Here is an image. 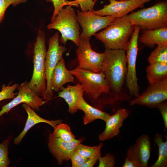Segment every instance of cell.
I'll return each mask as SVG.
<instances>
[{
    "label": "cell",
    "mask_w": 167,
    "mask_h": 167,
    "mask_svg": "<svg viewBox=\"0 0 167 167\" xmlns=\"http://www.w3.org/2000/svg\"><path fill=\"white\" fill-rule=\"evenodd\" d=\"M102 71L110 90L116 94H121L127 73L126 50L106 49Z\"/></svg>",
    "instance_id": "1"
},
{
    "label": "cell",
    "mask_w": 167,
    "mask_h": 167,
    "mask_svg": "<svg viewBox=\"0 0 167 167\" xmlns=\"http://www.w3.org/2000/svg\"><path fill=\"white\" fill-rule=\"evenodd\" d=\"M135 26L126 15L116 18L102 31L94 35L103 43L106 49L126 50Z\"/></svg>",
    "instance_id": "2"
},
{
    "label": "cell",
    "mask_w": 167,
    "mask_h": 167,
    "mask_svg": "<svg viewBox=\"0 0 167 167\" xmlns=\"http://www.w3.org/2000/svg\"><path fill=\"white\" fill-rule=\"evenodd\" d=\"M47 51L45 34L39 30L34 45L33 70L28 86L39 96H43L46 88L45 75V59Z\"/></svg>",
    "instance_id": "3"
},
{
    "label": "cell",
    "mask_w": 167,
    "mask_h": 167,
    "mask_svg": "<svg viewBox=\"0 0 167 167\" xmlns=\"http://www.w3.org/2000/svg\"><path fill=\"white\" fill-rule=\"evenodd\" d=\"M131 24L148 30L167 27V2L162 1L154 6L134 12L128 15Z\"/></svg>",
    "instance_id": "4"
},
{
    "label": "cell",
    "mask_w": 167,
    "mask_h": 167,
    "mask_svg": "<svg viewBox=\"0 0 167 167\" xmlns=\"http://www.w3.org/2000/svg\"><path fill=\"white\" fill-rule=\"evenodd\" d=\"M48 29L58 30L61 34V41L64 44L68 40L72 41L77 46L80 41L79 24L74 9L71 5L62 8L48 25Z\"/></svg>",
    "instance_id": "5"
},
{
    "label": "cell",
    "mask_w": 167,
    "mask_h": 167,
    "mask_svg": "<svg viewBox=\"0 0 167 167\" xmlns=\"http://www.w3.org/2000/svg\"><path fill=\"white\" fill-rule=\"evenodd\" d=\"M70 71L82 84L84 92L94 100L108 93L110 90L102 71L95 73L77 67Z\"/></svg>",
    "instance_id": "6"
},
{
    "label": "cell",
    "mask_w": 167,
    "mask_h": 167,
    "mask_svg": "<svg viewBox=\"0 0 167 167\" xmlns=\"http://www.w3.org/2000/svg\"><path fill=\"white\" fill-rule=\"evenodd\" d=\"M140 26H135L134 32L129 41L126 52L127 73L125 82L130 95L137 96L139 94L136 65L138 51V41Z\"/></svg>",
    "instance_id": "7"
},
{
    "label": "cell",
    "mask_w": 167,
    "mask_h": 167,
    "mask_svg": "<svg viewBox=\"0 0 167 167\" xmlns=\"http://www.w3.org/2000/svg\"><path fill=\"white\" fill-rule=\"evenodd\" d=\"M59 34L58 32L52 36L49 41L48 49L45 59V75L46 88L43 96L44 100L51 99L53 96V91L51 86L52 74L56 65L62 57L63 54L66 51L64 46L59 45Z\"/></svg>",
    "instance_id": "8"
},
{
    "label": "cell",
    "mask_w": 167,
    "mask_h": 167,
    "mask_svg": "<svg viewBox=\"0 0 167 167\" xmlns=\"http://www.w3.org/2000/svg\"><path fill=\"white\" fill-rule=\"evenodd\" d=\"M76 18L82 28L80 35L81 39L90 38L98 31L105 28L116 18L109 16H101L88 11L83 12L77 11Z\"/></svg>",
    "instance_id": "9"
},
{
    "label": "cell",
    "mask_w": 167,
    "mask_h": 167,
    "mask_svg": "<svg viewBox=\"0 0 167 167\" xmlns=\"http://www.w3.org/2000/svg\"><path fill=\"white\" fill-rule=\"evenodd\" d=\"M129 102L130 105H139L152 108L167 100V78L150 84L146 90Z\"/></svg>",
    "instance_id": "10"
},
{
    "label": "cell",
    "mask_w": 167,
    "mask_h": 167,
    "mask_svg": "<svg viewBox=\"0 0 167 167\" xmlns=\"http://www.w3.org/2000/svg\"><path fill=\"white\" fill-rule=\"evenodd\" d=\"M77 50L79 68L95 73L102 71L104 54L93 50L90 43V38L81 39Z\"/></svg>",
    "instance_id": "11"
},
{
    "label": "cell",
    "mask_w": 167,
    "mask_h": 167,
    "mask_svg": "<svg viewBox=\"0 0 167 167\" xmlns=\"http://www.w3.org/2000/svg\"><path fill=\"white\" fill-rule=\"evenodd\" d=\"M17 89L19 91L17 95L12 101L2 107L0 116L7 113L13 108L21 103L26 104L33 109L39 111L40 107L45 102L29 88L27 81L18 85Z\"/></svg>",
    "instance_id": "12"
},
{
    "label": "cell",
    "mask_w": 167,
    "mask_h": 167,
    "mask_svg": "<svg viewBox=\"0 0 167 167\" xmlns=\"http://www.w3.org/2000/svg\"><path fill=\"white\" fill-rule=\"evenodd\" d=\"M151 0H109V4L100 10L92 12L101 16H109L117 18L127 15L138 8H143L144 4Z\"/></svg>",
    "instance_id": "13"
},
{
    "label": "cell",
    "mask_w": 167,
    "mask_h": 167,
    "mask_svg": "<svg viewBox=\"0 0 167 167\" xmlns=\"http://www.w3.org/2000/svg\"><path fill=\"white\" fill-rule=\"evenodd\" d=\"M151 148L150 137L147 135H143L128 150L126 158L135 162L138 167H147L151 156Z\"/></svg>",
    "instance_id": "14"
},
{
    "label": "cell",
    "mask_w": 167,
    "mask_h": 167,
    "mask_svg": "<svg viewBox=\"0 0 167 167\" xmlns=\"http://www.w3.org/2000/svg\"><path fill=\"white\" fill-rule=\"evenodd\" d=\"M83 141L82 139H76L66 142L50 133L49 136L48 147L50 152L60 165L64 161L70 160L71 154L75 147Z\"/></svg>",
    "instance_id": "15"
},
{
    "label": "cell",
    "mask_w": 167,
    "mask_h": 167,
    "mask_svg": "<svg viewBox=\"0 0 167 167\" xmlns=\"http://www.w3.org/2000/svg\"><path fill=\"white\" fill-rule=\"evenodd\" d=\"M129 114L125 109H119L112 115L109 114L104 121L105 127L104 131L99 135V139L103 141L111 139L118 135L124 121L126 119Z\"/></svg>",
    "instance_id": "16"
},
{
    "label": "cell",
    "mask_w": 167,
    "mask_h": 167,
    "mask_svg": "<svg viewBox=\"0 0 167 167\" xmlns=\"http://www.w3.org/2000/svg\"><path fill=\"white\" fill-rule=\"evenodd\" d=\"M61 91L58 92V97L63 98L68 105V112L74 114L78 111V105L84 92L81 84H78L75 86L68 85L66 88L62 86Z\"/></svg>",
    "instance_id": "17"
},
{
    "label": "cell",
    "mask_w": 167,
    "mask_h": 167,
    "mask_svg": "<svg viewBox=\"0 0 167 167\" xmlns=\"http://www.w3.org/2000/svg\"><path fill=\"white\" fill-rule=\"evenodd\" d=\"M74 82L73 75L66 68L64 59L62 57L53 72L51 86L53 91L59 92L60 88L66 83Z\"/></svg>",
    "instance_id": "18"
},
{
    "label": "cell",
    "mask_w": 167,
    "mask_h": 167,
    "mask_svg": "<svg viewBox=\"0 0 167 167\" xmlns=\"http://www.w3.org/2000/svg\"><path fill=\"white\" fill-rule=\"evenodd\" d=\"M22 106L28 114V118L23 131L14 140V143L15 144H19L27 131L36 124L40 122H45L54 128L56 125L62 122V120L60 119L55 120L45 119L38 115L33 109L28 105L24 103Z\"/></svg>",
    "instance_id": "19"
},
{
    "label": "cell",
    "mask_w": 167,
    "mask_h": 167,
    "mask_svg": "<svg viewBox=\"0 0 167 167\" xmlns=\"http://www.w3.org/2000/svg\"><path fill=\"white\" fill-rule=\"evenodd\" d=\"M138 41L147 45L167 44V27L143 30Z\"/></svg>",
    "instance_id": "20"
},
{
    "label": "cell",
    "mask_w": 167,
    "mask_h": 167,
    "mask_svg": "<svg viewBox=\"0 0 167 167\" xmlns=\"http://www.w3.org/2000/svg\"><path fill=\"white\" fill-rule=\"evenodd\" d=\"M78 110L83 111L84 113L83 123L86 125L97 119L104 121L109 115L106 112L95 108L88 104L82 96L80 98L78 105Z\"/></svg>",
    "instance_id": "21"
},
{
    "label": "cell",
    "mask_w": 167,
    "mask_h": 167,
    "mask_svg": "<svg viewBox=\"0 0 167 167\" xmlns=\"http://www.w3.org/2000/svg\"><path fill=\"white\" fill-rule=\"evenodd\" d=\"M147 79L150 84L161 81L167 78V63H154L146 68Z\"/></svg>",
    "instance_id": "22"
},
{
    "label": "cell",
    "mask_w": 167,
    "mask_h": 167,
    "mask_svg": "<svg viewBox=\"0 0 167 167\" xmlns=\"http://www.w3.org/2000/svg\"><path fill=\"white\" fill-rule=\"evenodd\" d=\"M153 141L158 147V156L156 161L151 167H166L167 166V141H164L162 135L156 134Z\"/></svg>",
    "instance_id": "23"
},
{
    "label": "cell",
    "mask_w": 167,
    "mask_h": 167,
    "mask_svg": "<svg viewBox=\"0 0 167 167\" xmlns=\"http://www.w3.org/2000/svg\"><path fill=\"white\" fill-rule=\"evenodd\" d=\"M54 128V131L52 134L56 137L66 142H71L76 139L70 127L66 124L61 122Z\"/></svg>",
    "instance_id": "24"
},
{
    "label": "cell",
    "mask_w": 167,
    "mask_h": 167,
    "mask_svg": "<svg viewBox=\"0 0 167 167\" xmlns=\"http://www.w3.org/2000/svg\"><path fill=\"white\" fill-rule=\"evenodd\" d=\"M148 58L150 64L161 63H167V44L158 45Z\"/></svg>",
    "instance_id": "25"
},
{
    "label": "cell",
    "mask_w": 167,
    "mask_h": 167,
    "mask_svg": "<svg viewBox=\"0 0 167 167\" xmlns=\"http://www.w3.org/2000/svg\"><path fill=\"white\" fill-rule=\"evenodd\" d=\"M103 144L102 143L97 146H87L79 143L75 147V151L84 157L88 159L92 156L99 149H101Z\"/></svg>",
    "instance_id": "26"
},
{
    "label": "cell",
    "mask_w": 167,
    "mask_h": 167,
    "mask_svg": "<svg viewBox=\"0 0 167 167\" xmlns=\"http://www.w3.org/2000/svg\"><path fill=\"white\" fill-rule=\"evenodd\" d=\"M9 141L6 139L0 144V167H7L10 162L8 157Z\"/></svg>",
    "instance_id": "27"
},
{
    "label": "cell",
    "mask_w": 167,
    "mask_h": 167,
    "mask_svg": "<svg viewBox=\"0 0 167 167\" xmlns=\"http://www.w3.org/2000/svg\"><path fill=\"white\" fill-rule=\"evenodd\" d=\"M18 85L19 84L16 83L11 86L3 84L0 92V101L6 99H14L17 95V93L14 92Z\"/></svg>",
    "instance_id": "28"
},
{
    "label": "cell",
    "mask_w": 167,
    "mask_h": 167,
    "mask_svg": "<svg viewBox=\"0 0 167 167\" xmlns=\"http://www.w3.org/2000/svg\"><path fill=\"white\" fill-rule=\"evenodd\" d=\"M96 0H75L72 1V6H78L79 5L82 11L86 12L90 11L92 12Z\"/></svg>",
    "instance_id": "29"
},
{
    "label": "cell",
    "mask_w": 167,
    "mask_h": 167,
    "mask_svg": "<svg viewBox=\"0 0 167 167\" xmlns=\"http://www.w3.org/2000/svg\"><path fill=\"white\" fill-rule=\"evenodd\" d=\"M47 2H51L54 7V12L51 19L52 21L57 15L59 11L65 5H71V2L65 0H45Z\"/></svg>",
    "instance_id": "30"
},
{
    "label": "cell",
    "mask_w": 167,
    "mask_h": 167,
    "mask_svg": "<svg viewBox=\"0 0 167 167\" xmlns=\"http://www.w3.org/2000/svg\"><path fill=\"white\" fill-rule=\"evenodd\" d=\"M114 156L108 153L104 157L101 156L99 159V167H113L115 164Z\"/></svg>",
    "instance_id": "31"
},
{
    "label": "cell",
    "mask_w": 167,
    "mask_h": 167,
    "mask_svg": "<svg viewBox=\"0 0 167 167\" xmlns=\"http://www.w3.org/2000/svg\"><path fill=\"white\" fill-rule=\"evenodd\" d=\"M88 159L79 154L75 150L72 152L70 160L72 167H82L87 161Z\"/></svg>",
    "instance_id": "32"
},
{
    "label": "cell",
    "mask_w": 167,
    "mask_h": 167,
    "mask_svg": "<svg viewBox=\"0 0 167 167\" xmlns=\"http://www.w3.org/2000/svg\"><path fill=\"white\" fill-rule=\"evenodd\" d=\"M163 118L165 128H167V101L159 104L156 106Z\"/></svg>",
    "instance_id": "33"
},
{
    "label": "cell",
    "mask_w": 167,
    "mask_h": 167,
    "mask_svg": "<svg viewBox=\"0 0 167 167\" xmlns=\"http://www.w3.org/2000/svg\"><path fill=\"white\" fill-rule=\"evenodd\" d=\"M101 149H99L92 156L88 158L82 167H93L101 156Z\"/></svg>",
    "instance_id": "34"
},
{
    "label": "cell",
    "mask_w": 167,
    "mask_h": 167,
    "mask_svg": "<svg viewBox=\"0 0 167 167\" xmlns=\"http://www.w3.org/2000/svg\"><path fill=\"white\" fill-rule=\"evenodd\" d=\"M11 4V0H0V24L4 19L6 9Z\"/></svg>",
    "instance_id": "35"
},
{
    "label": "cell",
    "mask_w": 167,
    "mask_h": 167,
    "mask_svg": "<svg viewBox=\"0 0 167 167\" xmlns=\"http://www.w3.org/2000/svg\"><path fill=\"white\" fill-rule=\"evenodd\" d=\"M122 167H138L137 165L134 162L126 157L124 163Z\"/></svg>",
    "instance_id": "36"
},
{
    "label": "cell",
    "mask_w": 167,
    "mask_h": 167,
    "mask_svg": "<svg viewBox=\"0 0 167 167\" xmlns=\"http://www.w3.org/2000/svg\"><path fill=\"white\" fill-rule=\"evenodd\" d=\"M27 0H11L12 2V4L13 6H15L21 3H24L27 2Z\"/></svg>",
    "instance_id": "37"
},
{
    "label": "cell",
    "mask_w": 167,
    "mask_h": 167,
    "mask_svg": "<svg viewBox=\"0 0 167 167\" xmlns=\"http://www.w3.org/2000/svg\"><path fill=\"white\" fill-rule=\"evenodd\" d=\"M117 1H126V0H116Z\"/></svg>",
    "instance_id": "38"
},
{
    "label": "cell",
    "mask_w": 167,
    "mask_h": 167,
    "mask_svg": "<svg viewBox=\"0 0 167 167\" xmlns=\"http://www.w3.org/2000/svg\"></svg>",
    "instance_id": "39"
}]
</instances>
